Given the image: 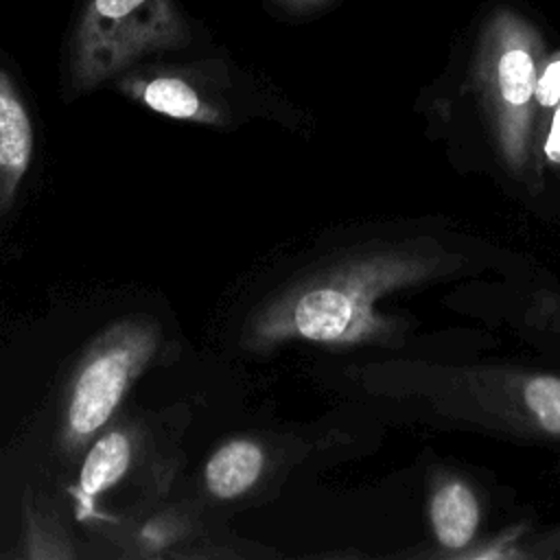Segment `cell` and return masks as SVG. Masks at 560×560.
<instances>
[{
  "mask_svg": "<svg viewBox=\"0 0 560 560\" xmlns=\"http://www.w3.org/2000/svg\"><path fill=\"white\" fill-rule=\"evenodd\" d=\"M488 243L442 225L411 221L383 236L343 247L269 293L245 319L241 346L269 352L289 341L330 348L400 352L413 335L409 322L378 308L385 298L483 271L516 269Z\"/></svg>",
  "mask_w": 560,
  "mask_h": 560,
  "instance_id": "6da1fadb",
  "label": "cell"
},
{
  "mask_svg": "<svg viewBox=\"0 0 560 560\" xmlns=\"http://www.w3.org/2000/svg\"><path fill=\"white\" fill-rule=\"evenodd\" d=\"M365 387L416 424L560 453V372L512 361L411 354L370 365Z\"/></svg>",
  "mask_w": 560,
  "mask_h": 560,
  "instance_id": "7a4b0ae2",
  "label": "cell"
},
{
  "mask_svg": "<svg viewBox=\"0 0 560 560\" xmlns=\"http://www.w3.org/2000/svg\"><path fill=\"white\" fill-rule=\"evenodd\" d=\"M545 59V39L536 26L501 7L486 20L470 63L490 171L525 192L542 188L534 129L536 81Z\"/></svg>",
  "mask_w": 560,
  "mask_h": 560,
  "instance_id": "3957f363",
  "label": "cell"
},
{
  "mask_svg": "<svg viewBox=\"0 0 560 560\" xmlns=\"http://www.w3.org/2000/svg\"><path fill=\"white\" fill-rule=\"evenodd\" d=\"M162 328L149 315H127L105 326L79 359L63 396L59 446L72 455L88 446L149 368Z\"/></svg>",
  "mask_w": 560,
  "mask_h": 560,
  "instance_id": "277c9868",
  "label": "cell"
},
{
  "mask_svg": "<svg viewBox=\"0 0 560 560\" xmlns=\"http://www.w3.org/2000/svg\"><path fill=\"white\" fill-rule=\"evenodd\" d=\"M190 42L175 0H88L70 46V81L79 92L114 79L138 59Z\"/></svg>",
  "mask_w": 560,
  "mask_h": 560,
  "instance_id": "5b68a950",
  "label": "cell"
},
{
  "mask_svg": "<svg viewBox=\"0 0 560 560\" xmlns=\"http://www.w3.org/2000/svg\"><path fill=\"white\" fill-rule=\"evenodd\" d=\"M479 298L490 300L497 317L518 337L560 359V280L545 273L532 276L518 265L512 273L499 276L497 284Z\"/></svg>",
  "mask_w": 560,
  "mask_h": 560,
  "instance_id": "8992f818",
  "label": "cell"
},
{
  "mask_svg": "<svg viewBox=\"0 0 560 560\" xmlns=\"http://www.w3.org/2000/svg\"><path fill=\"white\" fill-rule=\"evenodd\" d=\"M138 435L131 427L118 424L101 431L81 462L77 483L68 490L79 521L98 518V499L112 490L131 468Z\"/></svg>",
  "mask_w": 560,
  "mask_h": 560,
  "instance_id": "52a82bcc",
  "label": "cell"
},
{
  "mask_svg": "<svg viewBox=\"0 0 560 560\" xmlns=\"http://www.w3.org/2000/svg\"><path fill=\"white\" fill-rule=\"evenodd\" d=\"M33 158V122L9 72L0 68V217L13 206Z\"/></svg>",
  "mask_w": 560,
  "mask_h": 560,
  "instance_id": "ba28073f",
  "label": "cell"
},
{
  "mask_svg": "<svg viewBox=\"0 0 560 560\" xmlns=\"http://www.w3.org/2000/svg\"><path fill=\"white\" fill-rule=\"evenodd\" d=\"M120 90L144 107L175 120H190L203 125L223 122L221 107L206 98L186 77L175 72L127 74L120 81Z\"/></svg>",
  "mask_w": 560,
  "mask_h": 560,
  "instance_id": "9c48e42d",
  "label": "cell"
},
{
  "mask_svg": "<svg viewBox=\"0 0 560 560\" xmlns=\"http://www.w3.org/2000/svg\"><path fill=\"white\" fill-rule=\"evenodd\" d=\"M429 518L433 538L448 553L470 547L479 527V503L470 486L455 475L442 477L431 490Z\"/></svg>",
  "mask_w": 560,
  "mask_h": 560,
  "instance_id": "30bf717a",
  "label": "cell"
},
{
  "mask_svg": "<svg viewBox=\"0 0 560 560\" xmlns=\"http://www.w3.org/2000/svg\"><path fill=\"white\" fill-rule=\"evenodd\" d=\"M267 453L260 442L232 438L212 451L203 466V486L210 497L232 501L249 492L262 477Z\"/></svg>",
  "mask_w": 560,
  "mask_h": 560,
  "instance_id": "8fae6325",
  "label": "cell"
},
{
  "mask_svg": "<svg viewBox=\"0 0 560 560\" xmlns=\"http://www.w3.org/2000/svg\"><path fill=\"white\" fill-rule=\"evenodd\" d=\"M24 556L26 558H74L66 532L46 514H35L33 505L24 508Z\"/></svg>",
  "mask_w": 560,
  "mask_h": 560,
  "instance_id": "7c38bea8",
  "label": "cell"
},
{
  "mask_svg": "<svg viewBox=\"0 0 560 560\" xmlns=\"http://www.w3.org/2000/svg\"><path fill=\"white\" fill-rule=\"evenodd\" d=\"M560 103V50L545 59L536 81L538 109H553Z\"/></svg>",
  "mask_w": 560,
  "mask_h": 560,
  "instance_id": "4fadbf2b",
  "label": "cell"
},
{
  "mask_svg": "<svg viewBox=\"0 0 560 560\" xmlns=\"http://www.w3.org/2000/svg\"><path fill=\"white\" fill-rule=\"evenodd\" d=\"M179 534V523L173 518H155L147 523L140 532V549L142 553H160L171 540H175Z\"/></svg>",
  "mask_w": 560,
  "mask_h": 560,
  "instance_id": "5bb4252c",
  "label": "cell"
},
{
  "mask_svg": "<svg viewBox=\"0 0 560 560\" xmlns=\"http://www.w3.org/2000/svg\"><path fill=\"white\" fill-rule=\"evenodd\" d=\"M538 164H540V182H542L545 166L560 171V103L553 107L549 129L545 133L540 151H538Z\"/></svg>",
  "mask_w": 560,
  "mask_h": 560,
  "instance_id": "9a60e30c",
  "label": "cell"
},
{
  "mask_svg": "<svg viewBox=\"0 0 560 560\" xmlns=\"http://www.w3.org/2000/svg\"><path fill=\"white\" fill-rule=\"evenodd\" d=\"M273 2L284 7L287 11H311V9H317L319 4H324L326 0H273Z\"/></svg>",
  "mask_w": 560,
  "mask_h": 560,
  "instance_id": "2e32d148",
  "label": "cell"
}]
</instances>
